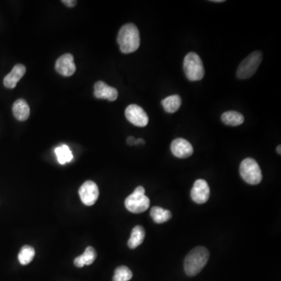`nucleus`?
Here are the masks:
<instances>
[{
	"mask_svg": "<svg viewBox=\"0 0 281 281\" xmlns=\"http://www.w3.org/2000/svg\"><path fill=\"white\" fill-rule=\"evenodd\" d=\"M239 171L240 175L248 184L256 185L262 181V170L254 159L247 158L241 162Z\"/></svg>",
	"mask_w": 281,
	"mask_h": 281,
	"instance_id": "nucleus-4",
	"label": "nucleus"
},
{
	"mask_svg": "<svg viewBox=\"0 0 281 281\" xmlns=\"http://www.w3.org/2000/svg\"><path fill=\"white\" fill-rule=\"evenodd\" d=\"M150 205V198L146 194L133 192L125 200V206L128 211L133 214H140L149 208Z\"/></svg>",
	"mask_w": 281,
	"mask_h": 281,
	"instance_id": "nucleus-6",
	"label": "nucleus"
},
{
	"mask_svg": "<svg viewBox=\"0 0 281 281\" xmlns=\"http://www.w3.org/2000/svg\"><path fill=\"white\" fill-rule=\"evenodd\" d=\"M145 144V140L143 139L139 138L135 140V145Z\"/></svg>",
	"mask_w": 281,
	"mask_h": 281,
	"instance_id": "nucleus-25",
	"label": "nucleus"
},
{
	"mask_svg": "<svg viewBox=\"0 0 281 281\" xmlns=\"http://www.w3.org/2000/svg\"><path fill=\"white\" fill-rule=\"evenodd\" d=\"M280 150H281V146H277V148H276V152H277V153L279 155L281 154Z\"/></svg>",
	"mask_w": 281,
	"mask_h": 281,
	"instance_id": "nucleus-26",
	"label": "nucleus"
},
{
	"mask_svg": "<svg viewBox=\"0 0 281 281\" xmlns=\"http://www.w3.org/2000/svg\"><path fill=\"white\" fill-rule=\"evenodd\" d=\"M221 120L224 124L237 127L242 124L245 121V117L241 113L236 111H228L223 113Z\"/></svg>",
	"mask_w": 281,
	"mask_h": 281,
	"instance_id": "nucleus-17",
	"label": "nucleus"
},
{
	"mask_svg": "<svg viewBox=\"0 0 281 281\" xmlns=\"http://www.w3.org/2000/svg\"><path fill=\"white\" fill-rule=\"evenodd\" d=\"M97 257L96 250L92 247L89 246L86 248L85 252L82 255L77 257L75 259V265L77 267L82 268L85 265H89L93 263Z\"/></svg>",
	"mask_w": 281,
	"mask_h": 281,
	"instance_id": "nucleus-15",
	"label": "nucleus"
},
{
	"mask_svg": "<svg viewBox=\"0 0 281 281\" xmlns=\"http://www.w3.org/2000/svg\"><path fill=\"white\" fill-rule=\"evenodd\" d=\"M81 200L85 205H94L98 200L99 195V187L92 181H85L79 189Z\"/></svg>",
	"mask_w": 281,
	"mask_h": 281,
	"instance_id": "nucleus-8",
	"label": "nucleus"
},
{
	"mask_svg": "<svg viewBox=\"0 0 281 281\" xmlns=\"http://www.w3.org/2000/svg\"><path fill=\"white\" fill-rule=\"evenodd\" d=\"M56 72L64 77H71L76 72V65L74 61L72 54H63L60 57L58 58L55 65Z\"/></svg>",
	"mask_w": 281,
	"mask_h": 281,
	"instance_id": "nucleus-10",
	"label": "nucleus"
},
{
	"mask_svg": "<svg viewBox=\"0 0 281 281\" xmlns=\"http://www.w3.org/2000/svg\"><path fill=\"white\" fill-rule=\"evenodd\" d=\"M211 2L214 3H224V0H214V1H211Z\"/></svg>",
	"mask_w": 281,
	"mask_h": 281,
	"instance_id": "nucleus-27",
	"label": "nucleus"
},
{
	"mask_svg": "<svg viewBox=\"0 0 281 281\" xmlns=\"http://www.w3.org/2000/svg\"><path fill=\"white\" fill-rule=\"evenodd\" d=\"M262 54L260 51L252 52L240 63L237 69V77L240 79H248L255 75L260 66Z\"/></svg>",
	"mask_w": 281,
	"mask_h": 281,
	"instance_id": "nucleus-5",
	"label": "nucleus"
},
{
	"mask_svg": "<svg viewBox=\"0 0 281 281\" xmlns=\"http://www.w3.org/2000/svg\"><path fill=\"white\" fill-rule=\"evenodd\" d=\"M184 72L187 79L191 82L200 81L204 78L205 69L198 54L191 52L186 55L184 59Z\"/></svg>",
	"mask_w": 281,
	"mask_h": 281,
	"instance_id": "nucleus-3",
	"label": "nucleus"
},
{
	"mask_svg": "<svg viewBox=\"0 0 281 281\" xmlns=\"http://www.w3.org/2000/svg\"><path fill=\"white\" fill-rule=\"evenodd\" d=\"M133 276L131 270L125 265H121L115 269L113 281H129Z\"/></svg>",
	"mask_w": 281,
	"mask_h": 281,
	"instance_id": "nucleus-22",
	"label": "nucleus"
},
{
	"mask_svg": "<svg viewBox=\"0 0 281 281\" xmlns=\"http://www.w3.org/2000/svg\"><path fill=\"white\" fill-rule=\"evenodd\" d=\"M170 150L174 156L180 159L188 158L194 152L191 143L186 139L181 138V137L174 139L170 145Z\"/></svg>",
	"mask_w": 281,
	"mask_h": 281,
	"instance_id": "nucleus-11",
	"label": "nucleus"
},
{
	"mask_svg": "<svg viewBox=\"0 0 281 281\" xmlns=\"http://www.w3.org/2000/svg\"><path fill=\"white\" fill-rule=\"evenodd\" d=\"M117 43L123 53H132L137 51L140 43V34L137 27L131 23L123 25L119 31Z\"/></svg>",
	"mask_w": 281,
	"mask_h": 281,
	"instance_id": "nucleus-1",
	"label": "nucleus"
},
{
	"mask_svg": "<svg viewBox=\"0 0 281 281\" xmlns=\"http://www.w3.org/2000/svg\"><path fill=\"white\" fill-rule=\"evenodd\" d=\"M145 238H146V231L144 228L140 225L136 226L132 230L127 245L131 249H134L143 243Z\"/></svg>",
	"mask_w": 281,
	"mask_h": 281,
	"instance_id": "nucleus-16",
	"label": "nucleus"
},
{
	"mask_svg": "<svg viewBox=\"0 0 281 281\" xmlns=\"http://www.w3.org/2000/svg\"><path fill=\"white\" fill-rule=\"evenodd\" d=\"M210 196V188L208 183L203 179H198L194 183L191 191V199L197 204H204Z\"/></svg>",
	"mask_w": 281,
	"mask_h": 281,
	"instance_id": "nucleus-9",
	"label": "nucleus"
},
{
	"mask_svg": "<svg viewBox=\"0 0 281 281\" xmlns=\"http://www.w3.org/2000/svg\"><path fill=\"white\" fill-rule=\"evenodd\" d=\"M35 255V251L34 248L30 245L23 246L18 255L20 263L23 265H28L31 261L33 260Z\"/></svg>",
	"mask_w": 281,
	"mask_h": 281,
	"instance_id": "nucleus-20",
	"label": "nucleus"
},
{
	"mask_svg": "<svg viewBox=\"0 0 281 281\" xmlns=\"http://www.w3.org/2000/svg\"><path fill=\"white\" fill-rule=\"evenodd\" d=\"M135 140L136 139L134 137L130 136L127 139V143L129 146H134V145H135Z\"/></svg>",
	"mask_w": 281,
	"mask_h": 281,
	"instance_id": "nucleus-24",
	"label": "nucleus"
},
{
	"mask_svg": "<svg viewBox=\"0 0 281 281\" xmlns=\"http://www.w3.org/2000/svg\"><path fill=\"white\" fill-rule=\"evenodd\" d=\"M209 259V252L205 247L198 246L191 250L184 259V271L189 276H196L205 267Z\"/></svg>",
	"mask_w": 281,
	"mask_h": 281,
	"instance_id": "nucleus-2",
	"label": "nucleus"
},
{
	"mask_svg": "<svg viewBox=\"0 0 281 281\" xmlns=\"http://www.w3.org/2000/svg\"><path fill=\"white\" fill-rule=\"evenodd\" d=\"M26 73V67L23 64H17L14 66L11 73L4 78V85L6 88L14 89L17 86L23 76Z\"/></svg>",
	"mask_w": 281,
	"mask_h": 281,
	"instance_id": "nucleus-13",
	"label": "nucleus"
},
{
	"mask_svg": "<svg viewBox=\"0 0 281 281\" xmlns=\"http://www.w3.org/2000/svg\"><path fill=\"white\" fill-rule=\"evenodd\" d=\"M161 103L166 112L169 113H174L181 107L182 100L178 95H174V96H168L163 99Z\"/></svg>",
	"mask_w": 281,
	"mask_h": 281,
	"instance_id": "nucleus-18",
	"label": "nucleus"
},
{
	"mask_svg": "<svg viewBox=\"0 0 281 281\" xmlns=\"http://www.w3.org/2000/svg\"><path fill=\"white\" fill-rule=\"evenodd\" d=\"M94 96L96 99H107L113 102L118 97V91L115 88L110 87L105 82L99 81L94 85Z\"/></svg>",
	"mask_w": 281,
	"mask_h": 281,
	"instance_id": "nucleus-12",
	"label": "nucleus"
},
{
	"mask_svg": "<svg viewBox=\"0 0 281 281\" xmlns=\"http://www.w3.org/2000/svg\"><path fill=\"white\" fill-rule=\"evenodd\" d=\"M125 116L132 124L139 127H144L149 123V116L144 109L136 104L127 106L125 110Z\"/></svg>",
	"mask_w": 281,
	"mask_h": 281,
	"instance_id": "nucleus-7",
	"label": "nucleus"
},
{
	"mask_svg": "<svg viewBox=\"0 0 281 281\" xmlns=\"http://www.w3.org/2000/svg\"><path fill=\"white\" fill-rule=\"evenodd\" d=\"M62 3L68 7H74L77 4V1L75 0H62Z\"/></svg>",
	"mask_w": 281,
	"mask_h": 281,
	"instance_id": "nucleus-23",
	"label": "nucleus"
},
{
	"mask_svg": "<svg viewBox=\"0 0 281 281\" xmlns=\"http://www.w3.org/2000/svg\"><path fill=\"white\" fill-rule=\"evenodd\" d=\"M13 113L19 121H25L30 116V107L25 99H19L13 105Z\"/></svg>",
	"mask_w": 281,
	"mask_h": 281,
	"instance_id": "nucleus-14",
	"label": "nucleus"
},
{
	"mask_svg": "<svg viewBox=\"0 0 281 281\" xmlns=\"http://www.w3.org/2000/svg\"><path fill=\"white\" fill-rule=\"evenodd\" d=\"M58 161L60 164H65L72 161L73 159V155L67 146H62L56 148L55 150Z\"/></svg>",
	"mask_w": 281,
	"mask_h": 281,
	"instance_id": "nucleus-21",
	"label": "nucleus"
},
{
	"mask_svg": "<svg viewBox=\"0 0 281 281\" xmlns=\"http://www.w3.org/2000/svg\"><path fill=\"white\" fill-rule=\"evenodd\" d=\"M152 219L156 224H163L167 221H170L172 217V214L170 211L160 206H154L152 208L150 212Z\"/></svg>",
	"mask_w": 281,
	"mask_h": 281,
	"instance_id": "nucleus-19",
	"label": "nucleus"
}]
</instances>
